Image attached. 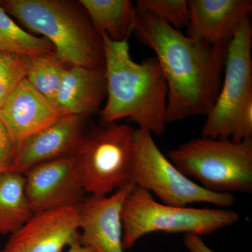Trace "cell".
<instances>
[{"mask_svg":"<svg viewBox=\"0 0 252 252\" xmlns=\"http://www.w3.org/2000/svg\"><path fill=\"white\" fill-rule=\"evenodd\" d=\"M66 66L55 53L39 55L30 59L26 79L55 107Z\"/></svg>","mask_w":252,"mask_h":252,"instance_id":"cell-19","label":"cell"},{"mask_svg":"<svg viewBox=\"0 0 252 252\" xmlns=\"http://www.w3.org/2000/svg\"><path fill=\"white\" fill-rule=\"evenodd\" d=\"M0 6L28 30L47 39L66 65L104 69L102 36L79 1L0 0Z\"/></svg>","mask_w":252,"mask_h":252,"instance_id":"cell-3","label":"cell"},{"mask_svg":"<svg viewBox=\"0 0 252 252\" xmlns=\"http://www.w3.org/2000/svg\"><path fill=\"white\" fill-rule=\"evenodd\" d=\"M63 117L58 109L23 79L0 111V121L16 150L25 140Z\"/></svg>","mask_w":252,"mask_h":252,"instance_id":"cell-13","label":"cell"},{"mask_svg":"<svg viewBox=\"0 0 252 252\" xmlns=\"http://www.w3.org/2000/svg\"><path fill=\"white\" fill-rule=\"evenodd\" d=\"M24 175L26 195L34 213L78 206L84 198L71 155L34 165Z\"/></svg>","mask_w":252,"mask_h":252,"instance_id":"cell-9","label":"cell"},{"mask_svg":"<svg viewBox=\"0 0 252 252\" xmlns=\"http://www.w3.org/2000/svg\"><path fill=\"white\" fill-rule=\"evenodd\" d=\"M30 59L28 56L0 51V111L26 79Z\"/></svg>","mask_w":252,"mask_h":252,"instance_id":"cell-21","label":"cell"},{"mask_svg":"<svg viewBox=\"0 0 252 252\" xmlns=\"http://www.w3.org/2000/svg\"><path fill=\"white\" fill-rule=\"evenodd\" d=\"M186 248L190 252H215L203 243L200 236L193 233H187L184 236Z\"/></svg>","mask_w":252,"mask_h":252,"instance_id":"cell-23","label":"cell"},{"mask_svg":"<svg viewBox=\"0 0 252 252\" xmlns=\"http://www.w3.org/2000/svg\"><path fill=\"white\" fill-rule=\"evenodd\" d=\"M167 158L189 178L215 193H251L252 139H193L167 154Z\"/></svg>","mask_w":252,"mask_h":252,"instance_id":"cell-5","label":"cell"},{"mask_svg":"<svg viewBox=\"0 0 252 252\" xmlns=\"http://www.w3.org/2000/svg\"><path fill=\"white\" fill-rule=\"evenodd\" d=\"M135 6L178 31L188 26L189 0H138Z\"/></svg>","mask_w":252,"mask_h":252,"instance_id":"cell-20","label":"cell"},{"mask_svg":"<svg viewBox=\"0 0 252 252\" xmlns=\"http://www.w3.org/2000/svg\"><path fill=\"white\" fill-rule=\"evenodd\" d=\"M84 119L63 116L28 137L16 150L14 171L24 175L32 167L41 162L72 155L84 134Z\"/></svg>","mask_w":252,"mask_h":252,"instance_id":"cell-14","label":"cell"},{"mask_svg":"<svg viewBox=\"0 0 252 252\" xmlns=\"http://www.w3.org/2000/svg\"><path fill=\"white\" fill-rule=\"evenodd\" d=\"M132 179L134 185L155 194L165 205L206 203L228 207L236 201L233 194L210 191L184 175L162 153L152 134L139 128L134 134Z\"/></svg>","mask_w":252,"mask_h":252,"instance_id":"cell-7","label":"cell"},{"mask_svg":"<svg viewBox=\"0 0 252 252\" xmlns=\"http://www.w3.org/2000/svg\"><path fill=\"white\" fill-rule=\"evenodd\" d=\"M94 31L115 42H127L133 33L136 8L129 0H80Z\"/></svg>","mask_w":252,"mask_h":252,"instance_id":"cell-16","label":"cell"},{"mask_svg":"<svg viewBox=\"0 0 252 252\" xmlns=\"http://www.w3.org/2000/svg\"><path fill=\"white\" fill-rule=\"evenodd\" d=\"M78 206L33 214L11 235L1 252H62L66 247L79 242Z\"/></svg>","mask_w":252,"mask_h":252,"instance_id":"cell-10","label":"cell"},{"mask_svg":"<svg viewBox=\"0 0 252 252\" xmlns=\"http://www.w3.org/2000/svg\"><path fill=\"white\" fill-rule=\"evenodd\" d=\"M133 33L153 50L167 86L166 123L207 116L220 93L227 49L215 47L136 7Z\"/></svg>","mask_w":252,"mask_h":252,"instance_id":"cell-1","label":"cell"},{"mask_svg":"<svg viewBox=\"0 0 252 252\" xmlns=\"http://www.w3.org/2000/svg\"><path fill=\"white\" fill-rule=\"evenodd\" d=\"M104 49L107 102L99 111L102 124L127 119L139 129L156 135L165 132L167 86L156 57L141 63L132 59L127 42L101 35Z\"/></svg>","mask_w":252,"mask_h":252,"instance_id":"cell-2","label":"cell"},{"mask_svg":"<svg viewBox=\"0 0 252 252\" xmlns=\"http://www.w3.org/2000/svg\"><path fill=\"white\" fill-rule=\"evenodd\" d=\"M0 51L31 58L53 54L55 48L45 37L25 31L0 6Z\"/></svg>","mask_w":252,"mask_h":252,"instance_id":"cell-18","label":"cell"},{"mask_svg":"<svg viewBox=\"0 0 252 252\" xmlns=\"http://www.w3.org/2000/svg\"><path fill=\"white\" fill-rule=\"evenodd\" d=\"M189 4L187 36L223 49L252 12V0H189Z\"/></svg>","mask_w":252,"mask_h":252,"instance_id":"cell-12","label":"cell"},{"mask_svg":"<svg viewBox=\"0 0 252 252\" xmlns=\"http://www.w3.org/2000/svg\"><path fill=\"white\" fill-rule=\"evenodd\" d=\"M66 252H96L92 248L85 245H81L79 242L73 244L70 247H69V250Z\"/></svg>","mask_w":252,"mask_h":252,"instance_id":"cell-24","label":"cell"},{"mask_svg":"<svg viewBox=\"0 0 252 252\" xmlns=\"http://www.w3.org/2000/svg\"><path fill=\"white\" fill-rule=\"evenodd\" d=\"M106 96L104 69L70 66L63 74L56 107L63 116L85 118L99 111Z\"/></svg>","mask_w":252,"mask_h":252,"instance_id":"cell-15","label":"cell"},{"mask_svg":"<svg viewBox=\"0 0 252 252\" xmlns=\"http://www.w3.org/2000/svg\"><path fill=\"white\" fill-rule=\"evenodd\" d=\"M16 148L7 131L0 121V175L14 171Z\"/></svg>","mask_w":252,"mask_h":252,"instance_id":"cell-22","label":"cell"},{"mask_svg":"<svg viewBox=\"0 0 252 252\" xmlns=\"http://www.w3.org/2000/svg\"><path fill=\"white\" fill-rule=\"evenodd\" d=\"M252 27L245 20L227 47L220 91L206 116L201 137L230 140L239 119L252 106Z\"/></svg>","mask_w":252,"mask_h":252,"instance_id":"cell-8","label":"cell"},{"mask_svg":"<svg viewBox=\"0 0 252 252\" xmlns=\"http://www.w3.org/2000/svg\"><path fill=\"white\" fill-rule=\"evenodd\" d=\"M135 129L127 124H103L84 133L72 157L85 193L111 195L134 185L132 149Z\"/></svg>","mask_w":252,"mask_h":252,"instance_id":"cell-6","label":"cell"},{"mask_svg":"<svg viewBox=\"0 0 252 252\" xmlns=\"http://www.w3.org/2000/svg\"><path fill=\"white\" fill-rule=\"evenodd\" d=\"M134 185L111 195H89L79 204V242L96 252H124L123 247V204Z\"/></svg>","mask_w":252,"mask_h":252,"instance_id":"cell-11","label":"cell"},{"mask_svg":"<svg viewBox=\"0 0 252 252\" xmlns=\"http://www.w3.org/2000/svg\"><path fill=\"white\" fill-rule=\"evenodd\" d=\"M23 174L9 171L0 175V234H13L32 216Z\"/></svg>","mask_w":252,"mask_h":252,"instance_id":"cell-17","label":"cell"},{"mask_svg":"<svg viewBox=\"0 0 252 252\" xmlns=\"http://www.w3.org/2000/svg\"><path fill=\"white\" fill-rule=\"evenodd\" d=\"M239 220L240 215L234 210L158 203L148 190L134 185L123 204V247L128 250L142 237L154 232L210 235Z\"/></svg>","mask_w":252,"mask_h":252,"instance_id":"cell-4","label":"cell"}]
</instances>
